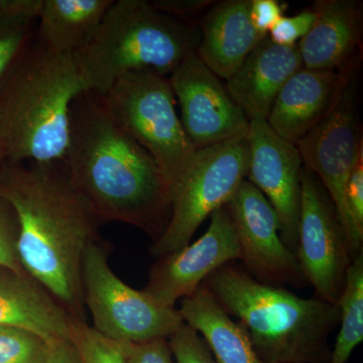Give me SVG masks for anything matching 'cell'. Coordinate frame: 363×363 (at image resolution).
<instances>
[{
	"label": "cell",
	"mask_w": 363,
	"mask_h": 363,
	"mask_svg": "<svg viewBox=\"0 0 363 363\" xmlns=\"http://www.w3.org/2000/svg\"><path fill=\"white\" fill-rule=\"evenodd\" d=\"M0 195L18 223V260L74 319L87 321L82 289L86 248L100 240L96 214L72 184L65 162H4Z\"/></svg>",
	"instance_id": "1"
},
{
	"label": "cell",
	"mask_w": 363,
	"mask_h": 363,
	"mask_svg": "<svg viewBox=\"0 0 363 363\" xmlns=\"http://www.w3.org/2000/svg\"><path fill=\"white\" fill-rule=\"evenodd\" d=\"M72 184L100 224L123 222L156 241L168 225L171 199L154 157L108 116L96 95L83 92L71 106L64 157Z\"/></svg>",
	"instance_id": "2"
},
{
	"label": "cell",
	"mask_w": 363,
	"mask_h": 363,
	"mask_svg": "<svg viewBox=\"0 0 363 363\" xmlns=\"http://www.w3.org/2000/svg\"><path fill=\"white\" fill-rule=\"evenodd\" d=\"M86 92L75 56L33 38L0 85V150L4 162L65 157L74 100Z\"/></svg>",
	"instance_id": "3"
},
{
	"label": "cell",
	"mask_w": 363,
	"mask_h": 363,
	"mask_svg": "<svg viewBox=\"0 0 363 363\" xmlns=\"http://www.w3.org/2000/svg\"><path fill=\"white\" fill-rule=\"evenodd\" d=\"M203 285L269 363H328L329 336L338 326V305L302 298L284 286L267 285L229 262Z\"/></svg>",
	"instance_id": "4"
},
{
	"label": "cell",
	"mask_w": 363,
	"mask_h": 363,
	"mask_svg": "<svg viewBox=\"0 0 363 363\" xmlns=\"http://www.w3.org/2000/svg\"><path fill=\"white\" fill-rule=\"evenodd\" d=\"M200 28L157 11L145 0L113 1L89 44L76 54L86 92L102 95L133 71L171 75L197 52Z\"/></svg>",
	"instance_id": "5"
},
{
	"label": "cell",
	"mask_w": 363,
	"mask_h": 363,
	"mask_svg": "<svg viewBox=\"0 0 363 363\" xmlns=\"http://www.w3.org/2000/svg\"><path fill=\"white\" fill-rule=\"evenodd\" d=\"M96 97L116 125L154 157L171 199L196 149L177 113L169 77L130 72Z\"/></svg>",
	"instance_id": "6"
},
{
	"label": "cell",
	"mask_w": 363,
	"mask_h": 363,
	"mask_svg": "<svg viewBox=\"0 0 363 363\" xmlns=\"http://www.w3.org/2000/svg\"><path fill=\"white\" fill-rule=\"evenodd\" d=\"M250 168L247 135L196 150L171 198V217L150 247L155 259L190 243L207 217L235 194Z\"/></svg>",
	"instance_id": "7"
},
{
	"label": "cell",
	"mask_w": 363,
	"mask_h": 363,
	"mask_svg": "<svg viewBox=\"0 0 363 363\" xmlns=\"http://www.w3.org/2000/svg\"><path fill=\"white\" fill-rule=\"evenodd\" d=\"M82 289L93 328L123 343L169 339L184 324L180 312L164 307L145 291L126 285L112 271L101 240L89 243L83 259Z\"/></svg>",
	"instance_id": "8"
},
{
	"label": "cell",
	"mask_w": 363,
	"mask_h": 363,
	"mask_svg": "<svg viewBox=\"0 0 363 363\" xmlns=\"http://www.w3.org/2000/svg\"><path fill=\"white\" fill-rule=\"evenodd\" d=\"M296 147L304 168L319 179L328 193L354 259L363 252V236L351 222L345 189L351 172L363 155V147L351 80L330 112Z\"/></svg>",
	"instance_id": "9"
},
{
	"label": "cell",
	"mask_w": 363,
	"mask_h": 363,
	"mask_svg": "<svg viewBox=\"0 0 363 363\" xmlns=\"http://www.w3.org/2000/svg\"><path fill=\"white\" fill-rule=\"evenodd\" d=\"M301 183L296 257L315 297L337 305L353 260L347 238L319 179L303 168Z\"/></svg>",
	"instance_id": "10"
},
{
	"label": "cell",
	"mask_w": 363,
	"mask_h": 363,
	"mask_svg": "<svg viewBox=\"0 0 363 363\" xmlns=\"http://www.w3.org/2000/svg\"><path fill=\"white\" fill-rule=\"evenodd\" d=\"M226 207L238 236L240 260L250 276L267 285L306 286L296 253L281 240L276 212L259 189L243 181Z\"/></svg>",
	"instance_id": "11"
},
{
	"label": "cell",
	"mask_w": 363,
	"mask_h": 363,
	"mask_svg": "<svg viewBox=\"0 0 363 363\" xmlns=\"http://www.w3.org/2000/svg\"><path fill=\"white\" fill-rule=\"evenodd\" d=\"M181 109V123L196 150L247 135L250 119L221 79L189 55L169 76Z\"/></svg>",
	"instance_id": "12"
},
{
	"label": "cell",
	"mask_w": 363,
	"mask_h": 363,
	"mask_svg": "<svg viewBox=\"0 0 363 363\" xmlns=\"http://www.w3.org/2000/svg\"><path fill=\"white\" fill-rule=\"evenodd\" d=\"M240 259L233 218L226 205L210 215L206 233L195 242L157 259L143 291L164 307L193 295L215 271Z\"/></svg>",
	"instance_id": "13"
},
{
	"label": "cell",
	"mask_w": 363,
	"mask_h": 363,
	"mask_svg": "<svg viewBox=\"0 0 363 363\" xmlns=\"http://www.w3.org/2000/svg\"><path fill=\"white\" fill-rule=\"evenodd\" d=\"M247 142L250 168L247 180L259 189L274 208L281 240L296 253L304 168L300 152L295 145L279 138L267 121H250Z\"/></svg>",
	"instance_id": "14"
},
{
	"label": "cell",
	"mask_w": 363,
	"mask_h": 363,
	"mask_svg": "<svg viewBox=\"0 0 363 363\" xmlns=\"http://www.w3.org/2000/svg\"><path fill=\"white\" fill-rule=\"evenodd\" d=\"M313 11L314 25L298 44L303 67L351 75L362 54V2L317 0Z\"/></svg>",
	"instance_id": "15"
},
{
	"label": "cell",
	"mask_w": 363,
	"mask_h": 363,
	"mask_svg": "<svg viewBox=\"0 0 363 363\" xmlns=\"http://www.w3.org/2000/svg\"><path fill=\"white\" fill-rule=\"evenodd\" d=\"M350 80L348 74L303 67L279 91L267 124L279 138L297 145L330 112Z\"/></svg>",
	"instance_id": "16"
},
{
	"label": "cell",
	"mask_w": 363,
	"mask_h": 363,
	"mask_svg": "<svg viewBox=\"0 0 363 363\" xmlns=\"http://www.w3.org/2000/svg\"><path fill=\"white\" fill-rule=\"evenodd\" d=\"M301 68L303 63L298 45H277L267 35L225 85L250 121H267L279 91Z\"/></svg>",
	"instance_id": "17"
},
{
	"label": "cell",
	"mask_w": 363,
	"mask_h": 363,
	"mask_svg": "<svg viewBox=\"0 0 363 363\" xmlns=\"http://www.w3.org/2000/svg\"><path fill=\"white\" fill-rule=\"evenodd\" d=\"M73 320L30 274L0 266V326L25 329L52 343L70 339Z\"/></svg>",
	"instance_id": "18"
},
{
	"label": "cell",
	"mask_w": 363,
	"mask_h": 363,
	"mask_svg": "<svg viewBox=\"0 0 363 363\" xmlns=\"http://www.w3.org/2000/svg\"><path fill=\"white\" fill-rule=\"evenodd\" d=\"M252 0H224L210 7L201 23L197 55L215 75L228 80L264 35L250 20Z\"/></svg>",
	"instance_id": "19"
},
{
	"label": "cell",
	"mask_w": 363,
	"mask_h": 363,
	"mask_svg": "<svg viewBox=\"0 0 363 363\" xmlns=\"http://www.w3.org/2000/svg\"><path fill=\"white\" fill-rule=\"evenodd\" d=\"M178 310L184 323L201 336L217 363H269L257 354L240 325L203 284L193 295L181 300Z\"/></svg>",
	"instance_id": "20"
},
{
	"label": "cell",
	"mask_w": 363,
	"mask_h": 363,
	"mask_svg": "<svg viewBox=\"0 0 363 363\" xmlns=\"http://www.w3.org/2000/svg\"><path fill=\"white\" fill-rule=\"evenodd\" d=\"M113 0H43L35 38L50 49L76 54L96 35Z\"/></svg>",
	"instance_id": "21"
},
{
	"label": "cell",
	"mask_w": 363,
	"mask_h": 363,
	"mask_svg": "<svg viewBox=\"0 0 363 363\" xmlns=\"http://www.w3.org/2000/svg\"><path fill=\"white\" fill-rule=\"evenodd\" d=\"M43 0H0V85L33 40Z\"/></svg>",
	"instance_id": "22"
},
{
	"label": "cell",
	"mask_w": 363,
	"mask_h": 363,
	"mask_svg": "<svg viewBox=\"0 0 363 363\" xmlns=\"http://www.w3.org/2000/svg\"><path fill=\"white\" fill-rule=\"evenodd\" d=\"M340 330L328 363H346L363 340V253L352 260L338 301Z\"/></svg>",
	"instance_id": "23"
},
{
	"label": "cell",
	"mask_w": 363,
	"mask_h": 363,
	"mask_svg": "<svg viewBox=\"0 0 363 363\" xmlns=\"http://www.w3.org/2000/svg\"><path fill=\"white\" fill-rule=\"evenodd\" d=\"M70 340L82 363H128L124 343L102 335L87 321L73 320Z\"/></svg>",
	"instance_id": "24"
},
{
	"label": "cell",
	"mask_w": 363,
	"mask_h": 363,
	"mask_svg": "<svg viewBox=\"0 0 363 363\" xmlns=\"http://www.w3.org/2000/svg\"><path fill=\"white\" fill-rule=\"evenodd\" d=\"M49 344L25 329L0 326V363H45Z\"/></svg>",
	"instance_id": "25"
},
{
	"label": "cell",
	"mask_w": 363,
	"mask_h": 363,
	"mask_svg": "<svg viewBox=\"0 0 363 363\" xmlns=\"http://www.w3.org/2000/svg\"><path fill=\"white\" fill-rule=\"evenodd\" d=\"M168 341L176 363H217L201 336L185 323Z\"/></svg>",
	"instance_id": "26"
},
{
	"label": "cell",
	"mask_w": 363,
	"mask_h": 363,
	"mask_svg": "<svg viewBox=\"0 0 363 363\" xmlns=\"http://www.w3.org/2000/svg\"><path fill=\"white\" fill-rule=\"evenodd\" d=\"M18 223L13 207L0 195V266L25 272L18 260Z\"/></svg>",
	"instance_id": "27"
},
{
	"label": "cell",
	"mask_w": 363,
	"mask_h": 363,
	"mask_svg": "<svg viewBox=\"0 0 363 363\" xmlns=\"http://www.w3.org/2000/svg\"><path fill=\"white\" fill-rule=\"evenodd\" d=\"M316 14L313 9L304 11L294 16H281L269 30V39L274 44L293 47L304 39L315 23Z\"/></svg>",
	"instance_id": "28"
},
{
	"label": "cell",
	"mask_w": 363,
	"mask_h": 363,
	"mask_svg": "<svg viewBox=\"0 0 363 363\" xmlns=\"http://www.w3.org/2000/svg\"><path fill=\"white\" fill-rule=\"evenodd\" d=\"M345 201L353 226L363 236V155L357 160L348 178Z\"/></svg>",
	"instance_id": "29"
},
{
	"label": "cell",
	"mask_w": 363,
	"mask_h": 363,
	"mask_svg": "<svg viewBox=\"0 0 363 363\" xmlns=\"http://www.w3.org/2000/svg\"><path fill=\"white\" fill-rule=\"evenodd\" d=\"M128 363H176L168 339L143 343H124Z\"/></svg>",
	"instance_id": "30"
},
{
	"label": "cell",
	"mask_w": 363,
	"mask_h": 363,
	"mask_svg": "<svg viewBox=\"0 0 363 363\" xmlns=\"http://www.w3.org/2000/svg\"><path fill=\"white\" fill-rule=\"evenodd\" d=\"M285 6L278 0H252L250 20L259 35H269V30L283 16Z\"/></svg>",
	"instance_id": "31"
},
{
	"label": "cell",
	"mask_w": 363,
	"mask_h": 363,
	"mask_svg": "<svg viewBox=\"0 0 363 363\" xmlns=\"http://www.w3.org/2000/svg\"><path fill=\"white\" fill-rule=\"evenodd\" d=\"M152 7L162 13L173 16H190L211 7L213 0H155L150 1Z\"/></svg>",
	"instance_id": "32"
},
{
	"label": "cell",
	"mask_w": 363,
	"mask_h": 363,
	"mask_svg": "<svg viewBox=\"0 0 363 363\" xmlns=\"http://www.w3.org/2000/svg\"><path fill=\"white\" fill-rule=\"evenodd\" d=\"M45 363H82L75 345L69 340L49 344Z\"/></svg>",
	"instance_id": "33"
},
{
	"label": "cell",
	"mask_w": 363,
	"mask_h": 363,
	"mask_svg": "<svg viewBox=\"0 0 363 363\" xmlns=\"http://www.w3.org/2000/svg\"><path fill=\"white\" fill-rule=\"evenodd\" d=\"M4 162V156H2L1 150H0V168H1L2 164Z\"/></svg>",
	"instance_id": "34"
}]
</instances>
